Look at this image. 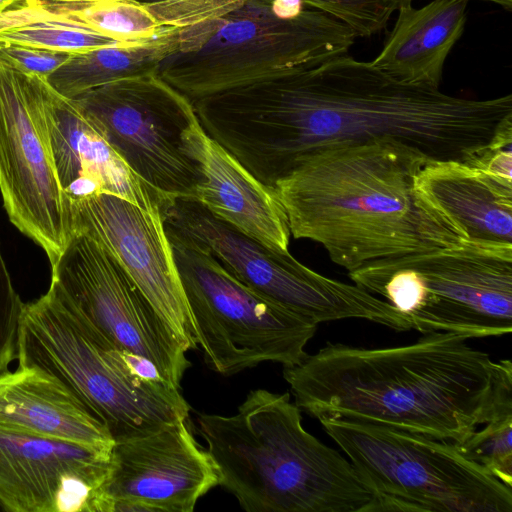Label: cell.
Returning <instances> with one entry per match:
<instances>
[{"label": "cell", "mask_w": 512, "mask_h": 512, "mask_svg": "<svg viewBox=\"0 0 512 512\" xmlns=\"http://www.w3.org/2000/svg\"><path fill=\"white\" fill-rule=\"evenodd\" d=\"M179 32L71 53L47 78V83L66 98L120 79L154 73L163 59L175 51Z\"/></svg>", "instance_id": "22"}, {"label": "cell", "mask_w": 512, "mask_h": 512, "mask_svg": "<svg viewBox=\"0 0 512 512\" xmlns=\"http://www.w3.org/2000/svg\"><path fill=\"white\" fill-rule=\"evenodd\" d=\"M167 29L185 30L226 14L244 0H136Z\"/></svg>", "instance_id": "27"}, {"label": "cell", "mask_w": 512, "mask_h": 512, "mask_svg": "<svg viewBox=\"0 0 512 512\" xmlns=\"http://www.w3.org/2000/svg\"><path fill=\"white\" fill-rule=\"evenodd\" d=\"M206 365L231 376L264 362L290 367L308 355L318 324L267 299L205 249L165 227Z\"/></svg>", "instance_id": "9"}, {"label": "cell", "mask_w": 512, "mask_h": 512, "mask_svg": "<svg viewBox=\"0 0 512 512\" xmlns=\"http://www.w3.org/2000/svg\"><path fill=\"white\" fill-rule=\"evenodd\" d=\"M71 53L0 41V63L27 75L47 78Z\"/></svg>", "instance_id": "29"}, {"label": "cell", "mask_w": 512, "mask_h": 512, "mask_svg": "<svg viewBox=\"0 0 512 512\" xmlns=\"http://www.w3.org/2000/svg\"><path fill=\"white\" fill-rule=\"evenodd\" d=\"M218 485L247 512H366L374 498L351 462L307 432L289 393L250 391L236 413H201Z\"/></svg>", "instance_id": "4"}, {"label": "cell", "mask_w": 512, "mask_h": 512, "mask_svg": "<svg viewBox=\"0 0 512 512\" xmlns=\"http://www.w3.org/2000/svg\"><path fill=\"white\" fill-rule=\"evenodd\" d=\"M30 0H0V13L28 5Z\"/></svg>", "instance_id": "30"}, {"label": "cell", "mask_w": 512, "mask_h": 512, "mask_svg": "<svg viewBox=\"0 0 512 512\" xmlns=\"http://www.w3.org/2000/svg\"><path fill=\"white\" fill-rule=\"evenodd\" d=\"M186 147L202 174L192 199L268 247L288 251L291 234L276 189L258 181L205 133L200 122L187 132Z\"/></svg>", "instance_id": "19"}, {"label": "cell", "mask_w": 512, "mask_h": 512, "mask_svg": "<svg viewBox=\"0 0 512 512\" xmlns=\"http://www.w3.org/2000/svg\"><path fill=\"white\" fill-rule=\"evenodd\" d=\"M165 227L205 249L226 271L267 299L317 324L364 319L407 331V319L387 301L308 268L214 216L199 202L175 198Z\"/></svg>", "instance_id": "10"}, {"label": "cell", "mask_w": 512, "mask_h": 512, "mask_svg": "<svg viewBox=\"0 0 512 512\" xmlns=\"http://www.w3.org/2000/svg\"><path fill=\"white\" fill-rule=\"evenodd\" d=\"M52 286L119 350L151 361L181 388L191 366L186 351L110 254L93 238L74 232L51 265Z\"/></svg>", "instance_id": "13"}, {"label": "cell", "mask_w": 512, "mask_h": 512, "mask_svg": "<svg viewBox=\"0 0 512 512\" xmlns=\"http://www.w3.org/2000/svg\"><path fill=\"white\" fill-rule=\"evenodd\" d=\"M466 1H469V0H466ZM478 1L494 3L496 5L501 6L502 8H504L507 11H511V8H512V0H478Z\"/></svg>", "instance_id": "31"}, {"label": "cell", "mask_w": 512, "mask_h": 512, "mask_svg": "<svg viewBox=\"0 0 512 512\" xmlns=\"http://www.w3.org/2000/svg\"><path fill=\"white\" fill-rule=\"evenodd\" d=\"M0 428L112 448L106 426L58 379L33 368L0 376Z\"/></svg>", "instance_id": "20"}, {"label": "cell", "mask_w": 512, "mask_h": 512, "mask_svg": "<svg viewBox=\"0 0 512 512\" xmlns=\"http://www.w3.org/2000/svg\"><path fill=\"white\" fill-rule=\"evenodd\" d=\"M186 420L115 441L90 512H192L218 475Z\"/></svg>", "instance_id": "14"}, {"label": "cell", "mask_w": 512, "mask_h": 512, "mask_svg": "<svg viewBox=\"0 0 512 512\" xmlns=\"http://www.w3.org/2000/svg\"><path fill=\"white\" fill-rule=\"evenodd\" d=\"M422 334L468 339L512 331V244L468 240L379 259L348 272Z\"/></svg>", "instance_id": "7"}, {"label": "cell", "mask_w": 512, "mask_h": 512, "mask_svg": "<svg viewBox=\"0 0 512 512\" xmlns=\"http://www.w3.org/2000/svg\"><path fill=\"white\" fill-rule=\"evenodd\" d=\"M70 99L145 184L172 199L193 198L202 174L187 151L186 134L199 120L193 102L157 72L113 81Z\"/></svg>", "instance_id": "11"}, {"label": "cell", "mask_w": 512, "mask_h": 512, "mask_svg": "<svg viewBox=\"0 0 512 512\" xmlns=\"http://www.w3.org/2000/svg\"><path fill=\"white\" fill-rule=\"evenodd\" d=\"M0 192L10 221L53 265L73 234L50 147L40 77L0 63Z\"/></svg>", "instance_id": "12"}, {"label": "cell", "mask_w": 512, "mask_h": 512, "mask_svg": "<svg viewBox=\"0 0 512 512\" xmlns=\"http://www.w3.org/2000/svg\"><path fill=\"white\" fill-rule=\"evenodd\" d=\"M72 228L116 261L187 352L198 348L163 215L106 192L71 200Z\"/></svg>", "instance_id": "15"}, {"label": "cell", "mask_w": 512, "mask_h": 512, "mask_svg": "<svg viewBox=\"0 0 512 512\" xmlns=\"http://www.w3.org/2000/svg\"><path fill=\"white\" fill-rule=\"evenodd\" d=\"M111 449L0 428V504L9 512H90Z\"/></svg>", "instance_id": "16"}, {"label": "cell", "mask_w": 512, "mask_h": 512, "mask_svg": "<svg viewBox=\"0 0 512 512\" xmlns=\"http://www.w3.org/2000/svg\"><path fill=\"white\" fill-rule=\"evenodd\" d=\"M19 366L66 386L108 429L114 442L187 419L180 389L149 360L119 350L52 286L24 303Z\"/></svg>", "instance_id": "5"}, {"label": "cell", "mask_w": 512, "mask_h": 512, "mask_svg": "<svg viewBox=\"0 0 512 512\" xmlns=\"http://www.w3.org/2000/svg\"><path fill=\"white\" fill-rule=\"evenodd\" d=\"M205 133L274 187L308 154L395 139L429 161H473L512 142V95L451 96L348 54L194 101Z\"/></svg>", "instance_id": "1"}, {"label": "cell", "mask_w": 512, "mask_h": 512, "mask_svg": "<svg viewBox=\"0 0 512 512\" xmlns=\"http://www.w3.org/2000/svg\"><path fill=\"white\" fill-rule=\"evenodd\" d=\"M0 41L68 53L118 43L78 22L31 3L0 13Z\"/></svg>", "instance_id": "24"}, {"label": "cell", "mask_w": 512, "mask_h": 512, "mask_svg": "<svg viewBox=\"0 0 512 512\" xmlns=\"http://www.w3.org/2000/svg\"><path fill=\"white\" fill-rule=\"evenodd\" d=\"M456 448L491 476L512 488V413L497 417Z\"/></svg>", "instance_id": "25"}, {"label": "cell", "mask_w": 512, "mask_h": 512, "mask_svg": "<svg viewBox=\"0 0 512 512\" xmlns=\"http://www.w3.org/2000/svg\"><path fill=\"white\" fill-rule=\"evenodd\" d=\"M31 3L118 42L147 40L174 31L163 27L136 0H31Z\"/></svg>", "instance_id": "23"}, {"label": "cell", "mask_w": 512, "mask_h": 512, "mask_svg": "<svg viewBox=\"0 0 512 512\" xmlns=\"http://www.w3.org/2000/svg\"><path fill=\"white\" fill-rule=\"evenodd\" d=\"M318 420L374 494L366 512H512V488L453 442L345 418Z\"/></svg>", "instance_id": "8"}, {"label": "cell", "mask_w": 512, "mask_h": 512, "mask_svg": "<svg viewBox=\"0 0 512 512\" xmlns=\"http://www.w3.org/2000/svg\"><path fill=\"white\" fill-rule=\"evenodd\" d=\"M40 87L57 176L70 201L106 192L163 215L173 199L137 177L99 126L70 98L56 92L42 77Z\"/></svg>", "instance_id": "17"}, {"label": "cell", "mask_w": 512, "mask_h": 512, "mask_svg": "<svg viewBox=\"0 0 512 512\" xmlns=\"http://www.w3.org/2000/svg\"><path fill=\"white\" fill-rule=\"evenodd\" d=\"M0 511H5V509L3 508V506L0 504Z\"/></svg>", "instance_id": "32"}, {"label": "cell", "mask_w": 512, "mask_h": 512, "mask_svg": "<svg viewBox=\"0 0 512 512\" xmlns=\"http://www.w3.org/2000/svg\"><path fill=\"white\" fill-rule=\"evenodd\" d=\"M395 139L344 143L302 158L275 185L295 239L319 243L348 272L463 242L424 209L414 178L428 162Z\"/></svg>", "instance_id": "3"}, {"label": "cell", "mask_w": 512, "mask_h": 512, "mask_svg": "<svg viewBox=\"0 0 512 512\" xmlns=\"http://www.w3.org/2000/svg\"><path fill=\"white\" fill-rule=\"evenodd\" d=\"M421 206L459 240L512 244V181L472 161H428L414 178Z\"/></svg>", "instance_id": "18"}, {"label": "cell", "mask_w": 512, "mask_h": 512, "mask_svg": "<svg viewBox=\"0 0 512 512\" xmlns=\"http://www.w3.org/2000/svg\"><path fill=\"white\" fill-rule=\"evenodd\" d=\"M295 405L313 418L338 417L460 443L512 413V363L451 332L395 347L327 343L284 367Z\"/></svg>", "instance_id": "2"}, {"label": "cell", "mask_w": 512, "mask_h": 512, "mask_svg": "<svg viewBox=\"0 0 512 512\" xmlns=\"http://www.w3.org/2000/svg\"><path fill=\"white\" fill-rule=\"evenodd\" d=\"M466 0H433L421 8L402 5L376 58V67L397 80L439 89L445 61L464 33Z\"/></svg>", "instance_id": "21"}, {"label": "cell", "mask_w": 512, "mask_h": 512, "mask_svg": "<svg viewBox=\"0 0 512 512\" xmlns=\"http://www.w3.org/2000/svg\"><path fill=\"white\" fill-rule=\"evenodd\" d=\"M356 36L302 0H244L179 32L157 73L192 102L348 54Z\"/></svg>", "instance_id": "6"}, {"label": "cell", "mask_w": 512, "mask_h": 512, "mask_svg": "<svg viewBox=\"0 0 512 512\" xmlns=\"http://www.w3.org/2000/svg\"><path fill=\"white\" fill-rule=\"evenodd\" d=\"M23 306L0 249V376L9 372L10 364L18 355Z\"/></svg>", "instance_id": "28"}, {"label": "cell", "mask_w": 512, "mask_h": 512, "mask_svg": "<svg viewBox=\"0 0 512 512\" xmlns=\"http://www.w3.org/2000/svg\"><path fill=\"white\" fill-rule=\"evenodd\" d=\"M306 7L322 11L348 26L357 37L383 31L392 15L412 0H302Z\"/></svg>", "instance_id": "26"}]
</instances>
